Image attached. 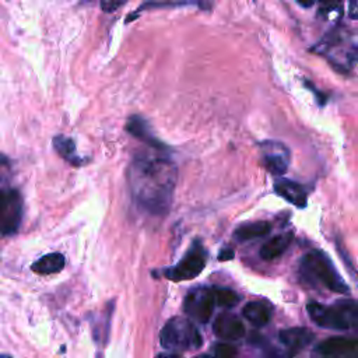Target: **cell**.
I'll use <instances>...</instances> for the list:
<instances>
[{
    "label": "cell",
    "mask_w": 358,
    "mask_h": 358,
    "mask_svg": "<svg viewBox=\"0 0 358 358\" xmlns=\"http://www.w3.org/2000/svg\"><path fill=\"white\" fill-rule=\"evenodd\" d=\"M178 168L172 159L155 152H138L127 169L133 199L151 214H165L173 199Z\"/></svg>",
    "instance_id": "obj_1"
},
{
    "label": "cell",
    "mask_w": 358,
    "mask_h": 358,
    "mask_svg": "<svg viewBox=\"0 0 358 358\" xmlns=\"http://www.w3.org/2000/svg\"><path fill=\"white\" fill-rule=\"evenodd\" d=\"M301 277L312 285H323L324 288L337 292L348 294L350 288L338 274L331 260L320 250H312L301 259Z\"/></svg>",
    "instance_id": "obj_2"
},
{
    "label": "cell",
    "mask_w": 358,
    "mask_h": 358,
    "mask_svg": "<svg viewBox=\"0 0 358 358\" xmlns=\"http://www.w3.org/2000/svg\"><path fill=\"white\" fill-rule=\"evenodd\" d=\"M308 315L320 327L331 330H348L357 327L358 308L352 299H341L327 306L319 302L306 305Z\"/></svg>",
    "instance_id": "obj_3"
},
{
    "label": "cell",
    "mask_w": 358,
    "mask_h": 358,
    "mask_svg": "<svg viewBox=\"0 0 358 358\" xmlns=\"http://www.w3.org/2000/svg\"><path fill=\"white\" fill-rule=\"evenodd\" d=\"M315 52L326 56L334 69L343 73L350 71L357 60V43L354 36L347 32H340L338 29L323 36L322 41L316 43Z\"/></svg>",
    "instance_id": "obj_4"
},
{
    "label": "cell",
    "mask_w": 358,
    "mask_h": 358,
    "mask_svg": "<svg viewBox=\"0 0 358 358\" xmlns=\"http://www.w3.org/2000/svg\"><path fill=\"white\" fill-rule=\"evenodd\" d=\"M161 345L171 351L197 350L203 344V337L197 327L185 317L169 319L159 333Z\"/></svg>",
    "instance_id": "obj_5"
},
{
    "label": "cell",
    "mask_w": 358,
    "mask_h": 358,
    "mask_svg": "<svg viewBox=\"0 0 358 358\" xmlns=\"http://www.w3.org/2000/svg\"><path fill=\"white\" fill-rule=\"evenodd\" d=\"M207 252L200 241H194L186 255L172 267L164 271V275L172 281H185L197 277L206 267Z\"/></svg>",
    "instance_id": "obj_6"
},
{
    "label": "cell",
    "mask_w": 358,
    "mask_h": 358,
    "mask_svg": "<svg viewBox=\"0 0 358 358\" xmlns=\"http://www.w3.org/2000/svg\"><path fill=\"white\" fill-rule=\"evenodd\" d=\"M22 218V197L13 187L0 186V235L17 232Z\"/></svg>",
    "instance_id": "obj_7"
},
{
    "label": "cell",
    "mask_w": 358,
    "mask_h": 358,
    "mask_svg": "<svg viewBox=\"0 0 358 358\" xmlns=\"http://www.w3.org/2000/svg\"><path fill=\"white\" fill-rule=\"evenodd\" d=\"M214 305L213 288L197 287L186 295L183 310L192 320L197 323H207L213 315Z\"/></svg>",
    "instance_id": "obj_8"
},
{
    "label": "cell",
    "mask_w": 358,
    "mask_h": 358,
    "mask_svg": "<svg viewBox=\"0 0 358 358\" xmlns=\"http://www.w3.org/2000/svg\"><path fill=\"white\" fill-rule=\"evenodd\" d=\"M263 164L268 172L273 175H282L288 169L291 152L280 141H264L260 144Z\"/></svg>",
    "instance_id": "obj_9"
},
{
    "label": "cell",
    "mask_w": 358,
    "mask_h": 358,
    "mask_svg": "<svg viewBox=\"0 0 358 358\" xmlns=\"http://www.w3.org/2000/svg\"><path fill=\"white\" fill-rule=\"evenodd\" d=\"M213 330L221 340L235 341L245 336V326L242 320L232 313H220L213 323Z\"/></svg>",
    "instance_id": "obj_10"
},
{
    "label": "cell",
    "mask_w": 358,
    "mask_h": 358,
    "mask_svg": "<svg viewBox=\"0 0 358 358\" xmlns=\"http://www.w3.org/2000/svg\"><path fill=\"white\" fill-rule=\"evenodd\" d=\"M358 350V341L352 337H330L316 347V351L324 357L343 358L355 355Z\"/></svg>",
    "instance_id": "obj_11"
},
{
    "label": "cell",
    "mask_w": 358,
    "mask_h": 358,
    "mask_svg": "<svg viewBox=\"0 0 358 358\" xmlns=\"http://www.w3.org/2000/svg\"><path fill=\"white\" fill-rule=\"evenodd\" d=\"M315 338V334L305 327H291L281 330L278 333L280 343L288 350V352L292 355L298 352L299 350L309 345Z\"/></svg>",
    "instance_id": "obj_12"
},
{
    "label": "cell",
    "mask_w": 358,
    "mask_h": 358,
    "mask_svg": "<svg viewBox=\"0 0 358 358\" xmlns=\"http://www.w3.org/2000/svg\"><path fill=\"white\" fill-rule=\"evenodd\" d=\"M274 192L281 196L284 200H287L288 203L294 204L298 208H303L306 207L308 199H306V193L303 190V187L289 179H278L274 182Z\"/></svg>",
    "instance_id": "obj_13"
},
{
    "label": "cell",
    "mask_w": 358,
    "mask_h": 358,
    "mask_svg": "<svg viewBox=\"0 0 358 358\" xmlns=\"http://www.w3.org/2000/svg\"><path fill=\"white\" fill-rule=\"evenodd\" d=\"M126 130H127L131 136L140 138L141 141L147 143V144H148L150 147H152V148H157V150H165V148H166L165 144H162V143L151 133L148 123H147L143 117H140V116H131V117L127 120Z\"/></svg>",
    "instance_id": "obj_14"
},
{
    "label": "cell",
    "mask_w": 358,
    "mask_h": 358,
    "mask_svg": "<svg viewBox=\"0 0 358 358\" xmlns=\"http://www.w3.org/2000/svg\"><path fill=\"white\" fill-rule=\"evenodd\" d=\"M243 316L256 327L266 326L273 316V306L267 301H252L245 305Z\"/></svg>",
    "instance_id": "obj_15"
},
{
    "label": "cell",
    "mask_w": 358,
    "mask_h": 358,
    "mask_svg": "<svg viewBox=\"0 0 358 358\" xmlns=\"http://www.w3.org/2000/svg\"><path fill=\"white\" fill-rule=\"evenodd\" d=\"M213 0H148L143 3L136 13L130 14L126 20V22H130L133 18H137L138 14L144 10H151V8H162V7H180V6H187V4H196L201 10H210L211 8Z\"/></svg>",
    "instance_id": "obj_16"
},
{
    "label": "cell",
    "mask_w": 358,
    "mask_h": 358,
    "mask_svg": "<svg viewBox=\"0 0 358 358\" xmlns=\"http://www.w3.org/2000/svg\"><path fill=\"white\" fill-rule=\"evenodd\" d=\"M292 238H294V234L289 231L271 238L260 248V257L263 260H273L280 257L291 245Z\"/></svg>",
    "instance_id": "obj_17"
},
{
    "label": "cell",
    "mask_w": 358,
    "mask_h": 358,
    "mask_svg": "<svg viewBox=\"0 0 358 358\" xmlns=\"http://www.w3.org/2000/svg\"><path fill=\"white\" fill-rule=\"evenodd\" d=\"M63 267H64V256L59 252H53L35 260L31 266V270L35 271L36 274L48 275V274H56L62 271Z\"/></svg>",
    "instance_id": "obj_18"
},
{
    "label": "cell",
    "mask_w": 358,
    "mask_h": 358,
    "mask_svg": "<svg viewBox=\"0 0 358 358\" xmlns=\"http://www.w3.org/2000/svg\"><path fill=\"white\" fill-rule=\"evenodd\" d=\"M270 229H271V224L268 221L245 222L234 231V238L238 242H245V241H250V239H255V238L264 236L270 232Z\"/></svg>",
    "instance_id": "obj_19"
},
{
    "label": "cell",
    "mask_w": 358,
    "mask_h": 358,
    "mask_svg": "<svg viewBox=\"0 0 358 358\" xmlns=\"http://www.w3.org/2000/svg\"><path fill=\"white\" fill-rule=\"evenodd\" d=\"M53 148L56 150V152L66 159L67 162H70L71 165H81L84 164V159L77 154L76 150V144L70 137L66 136H56L53 138Z\"/></svg>",
    "instance_id": "obj_20"
},
{
    "label": "cell",
    "mask_w": 358,
    "mask_h": 358,
    "mask_svg": "<svg viewBox=\"0 0 358 358\" xmlns=\"http://www.w3.org/2000/svg\"><path fill=\"white\" fill-rule=\"evenodd\" d=\"M213 295H214V302L218 306L222 308H232L239 302V295L229 289V288H220L214 287L213 288Z\"/></svg>",
    "instance_id": "obj_21"
},
{
    "label": "cell",
    "mask_w": 358,
    "mask_h": 358,
    "mask_svg": "<svg viewBox=\"0 0 358 358\" xmlns=\"http://www.w3.org/2000/svg\"><path fill=\"white\" fill-rule=\"evenodd\" d=\"M236 347L228 343H218L214 345V354L217 358H232L236 355Z\"/></svg>",
    "instance_id": "obj_22"
},
{
    "label": "cell",
    "mask_w": 358,
    "mask_h": 358,
    "mask_svg": "<svg viewBox=\"0 0 358 358\" xmlns=\"http://www.w3.org/2000/svg\"><path fill=\"white\" fill-rule=\"evenodd\" d=\"M303 7H310L315 1H319L322 4V8L327 10H336V7L340 6V0H296Z\"/></svg>",
    "instance_id": "obj_23"
},
{
    "label": "cell",
    "mask_w": 358,
    "mask_h": 358,
    "mask_svg": "<svg viewBox=\"0 0 358 358\" xmlns=\"http://www.w3.org/2000/svg\"><path fill=\"white\" fill-rule=\"evenodd\" d=\"M129 0H99L101 8L105 13H113L117 8H120L123 4H126Z\"/></svg>",
    "instance_id": "obj_24"
},
{
    "label": "cell",
    "mask_w": 358,
    "mask_h": 358,
    "mask_svg": "<svg viewBox=\"0 0 358 358\" xmlns=\"http://www.w3.org/2000/svg\"><path fill=\"white\" fill-rule=\"evenodd\" d=\"M232 257H234V252H232V249H229V248L222 249V250L220 252V255H218V260H229V259H232Z\"/></svg>",
    "instance_id": "obj_25"
},
{
    "label": "cell",
    "mask_w": 358,
    "mask_h": 358,
    "mask_svg": "<svg viewBox=\"0 0 358 358\" xmlns=\"http://www.w3.org/2000/svg\"><path fill=\"white\" fill-rule=\"evenodd\" d=\"M350 17L352 20H357V0H350Z\"/></svg>",
    "instance_id": "obj_26"
},
{
    "label": "cell",
    "mask_w": 358,
    "mask_h": 358,
    "mask_svg": "<svg viewBox=\"0 0 358 358\" xmlns=\"http://www.w3.org/2000/svg\"><path fill=\"white\" fill-rule=\"evenodd\" d=\"M6 164H8V158H7L4 154L0 152V166H3V165H6Z\"/></svg>",
    "instance_id": "obj_27"
},
{
    "label": "cell",
    "mask_w": 358,
    "mask_h": 358,
    "mask_svg": "<svg viewBox=\"0 0 358 358\" xmlns=\"http://www.w3.org/2000/svg\"><path fill=\"white\" fill-rule=\"evenodd\" d=\"M157 358H180L179 355H175V354H161L158 355Z\"/></svg>",
    "instance_id": "obj_28"
},
{
    "label": "cell",
    "mask_w": 358,
    "mask_h": 358,
    "mask_svg": "<svg viewBox=\"0 0 358 358\" xmlns=\"http://www.w3.org/2000/svg\"><path fill=\"white\" fill-rule=\"evenodd\" d=\"M196 358H217V357H213V355H200V357H196Z\"/></svg>",
    "instance_id": "obj_29"
},
{
    "label": "cell",
    "mask_w": 358,
    "mask_h": 358,
    "mask_svg": "<svg viewBox=\"0 0 358 358\" xmlns=\"http://www.w3.org/2000/svg\"><path fill=\"white\" fill-rule=\"evenodd\" d=\"M0 358H8L7 355H4V354H0Z\"/></svg>",
    "instance_id": "obj_30"
},
{
    "label": "cell",
    "mask_w": 358,
    "mask_h": 358,
    "mask_svg": "<svg viewBox=\"0 0 358 358\" xmlns=\"http://www.w3.org/2000/svg\"><path fill=\"white\" fill-rule=\"evenodd\" d=\"M343 358H357L355 355H352V357H343Z\"/></svg>",
    "instance_id": "obj_31"
}]
</instances>
